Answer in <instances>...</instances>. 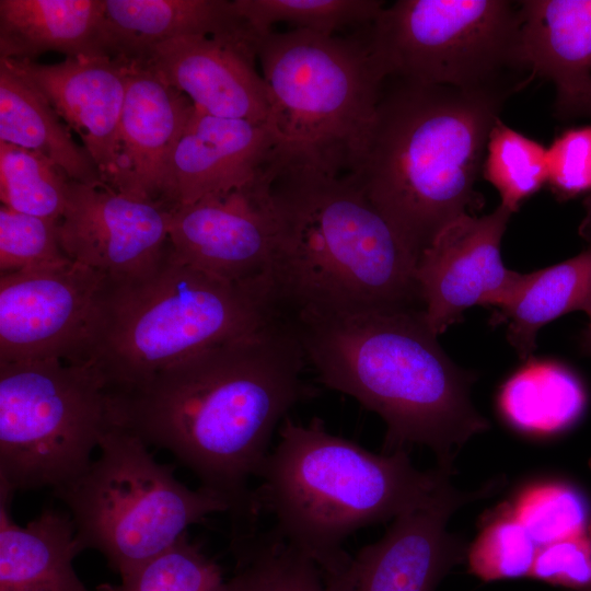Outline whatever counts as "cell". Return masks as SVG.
I'll return each mask as SVG.
<instances>
[{
    "instance_id": "6da1fadb",
    "label": "cell",
    "mask_w": 591,
    "mask_h": 591,
    "mask_svg": "<svg viewBox=\"0 0 591 591\" xmlns=\"http://www.w3.org/2000/svg\"><path fill=\"white\" fill-rule=\"evenodd\" d=\"M296 327L282 315L246 336L202 350L132 389L109 394L114 425L171 452L223 500L232 540L256 531L251 478L273 433L311 397Z\"/></svg>"
},
{
    "instance_id": "7a4b0ae2",
    "label": "cell",
    "mask_w": 591,
    "mask_h": 591,
    "mask_svg": "<svg viewBox=\"0 0 591 591\" xmlns=\"http://www.w3.org/2000/svg\"><path fill=\"white\" fill-rule=\"evenodd\" d=\"M290 318L320 381L384 420V453L426 445L452 470L456 451L488 429L471 401L474 374L451 361L421 309Z\"/></svg>"
},
{
    "instance_id": "3957f363",
    "label": "cell",
    "mask_w": 591,
    "mask_h": 591,
    "mask_svg": "<svg viewBox=\"0 0 591 591\" xmlns=\"http://www.w3.org/2000/svg\"><path fill=\"white\" fill-rule=\"evenodd\" d=\"M270 270L286 315L415 309L418 256L351 176L282 167Z\"/></svg>"
},
{
    "instance_id": "277c9868",
    "label": "cell",
    "mask_w": 591,
    "mask_h": 591,
    "mask_svg": "<svg viewBox=\"0 0 591 591\" xmlns=\"http://www.w3.org/2000/svg\"><path fill=\"white\" fill-rule=\"evenodd\" d=\"M278 433L256 476V509L271 514V531L314 560L325 582L349 568L348 536L394 520L451 485L452 470L419 471L407 450L372 453L328 432L320 418L301 425L287 416Z\"/></svg>"
},
{
    "instance_id": "5b68a950",
    "label": "cell",
    "mask_w": 591,
    "mask_h": 591,
    "mask_svg": "<svg viewBox=\"0 0 591 591\" xmlns=\"http://www.w3.org/2000/svg\"><path fill=\"white\" fill-rule=\"evenodd\" d=\"M503 100L404 80L382 92L366 157L351 176L417 256L478 207L474 186Z\"/></svg>"
},
{
    "instance_id": "8992f818",
    "label": "cell",
    "mask_w": 591,
    "mask_h": 591,
    "mask_svg": "<svg viewBox=\"0 0 591 591\" xmlns=\"http://www.w3.org/2000/svg\"><path fill=\"white\" fill-rule=\"evenodd\" d=\"M282 315L268 286L211 276L178 260L170 245L151 274L108 283L85 362L108 393L126 391Z\"/></svg>"
},
{
    "instance_id": "52a82bcc",
    "label": "cell",
    "mask_w": 591,
    "mask_h": 591,
    "mask_svg": "<svg viewBox=\"0 0 591 591\" xmlns=\"http://www.w3.org/2000/svg\"><path fill=\"white\" fill-rule=\"evenodd\" d=\"M256 56L270 97L277 169L357 174L389 78L369 37L269 31L256 37Z\"/></svg>"
},
{
    "instance_id": "ba28073f",
    "label": "cell",
    "mask_w": 591,
    "mask_h": 591,
    "mask_svg": "<svg viewBox=\"0 0 591 591\" xmlns=\"http://www.w3.org/2000/svg\"><path fill=\"white\" fill-rule=\"evenodd\" d=\"M100 455L69 485L55 490L67 507L82 549L101 553L120 578L174 544L187 528L228 505L174 475L138 436L112 424Z\"/></svg>"
},
{
    "instance_id": "9c48e42d",
    "label": "cell",
    "mask_w": 591,
    "mask_h": 591,
    "mask_svg": "<svg viewBox=\"0 0 591 591\" xmlns=\"http://www.w3.org/2000/svg\"><path fill=\"white\" fill-rule=\"evenodd\" d=\"M112 424L105 381L90 362H0V484L13 493L69 485Z\"/></svg>"
},
{
    "instance_id": "30bf717a",
    "label": "cell",
    "mask_w": 591,
    "mask_h": 591,
    "mask_svg": "<svg viewBox=\"0 0 591 591\" xmlns=\"http://www.w3.org/2000/svg\"><path fill=\"white\" fill-rule=\"evenodd\" d=\"M520 26L519 4L506 0H398L369 39L389 78L506 99L508 74L524 70Z\"/></svg>"
},
{
    "instance_id": "8fae6325",
    "label": "cell",
    "mask_w": 591,
    "mask_h": 591,
    "mask_svg": "<svg viewBox=\"0 0 591 591\" xmlns=\"http://www.w3.org/2000/svg\"><path fill=\"white\" fill-rule=\"evenodd\" d=\"M108 283L73 260L0 275V362H85Z\"/></svg>"
},
{
    "instance_id": "7c38bea8",
    "label": "cell",
    "mask_w": 591,
    "mask_h": 591,
    "mask_svg": "<svg viewBox=\"0 0 591 591\" xmlns=\"http://www.w3.org/2000/svg\"><path fill=\"white\" fill-rule=\"evenodd\" d=\"M275 170L250 184L171 210L169 237L182 263L222 280L270 286L279 241Z\"/></svg>"
},
{
    "instance_id": "4fadbf2b",
    "label": "cell",
    "mask_w": 591,
    "mask_h": 591,
    "mask_svg": "<svg viewBox=\"0 0 591 591\" xmlns=\"http://www.w3.org/2000/svg\"><path fill=\"white\" fill-rule=\"evenodd\" d=\"M511 212L465 213L441 229L418 256L415 279L422 316L440 335L474 305L499 309L519 288L524 274L508 269L501 240Z\"/></svg>"
},
{
    "instance_id": "5bb4252c",
    "label": "cell",
    "mask_w": 591,
    "mask_h": 591,
    "mask_svg": "<svg viewBox=\"0 0 591 591\" xmlns=\"http://www.w3.org/2000/svg\"><path fill=\"white\" fill-rule=\"evenodd\" d=\"M170 218V208L160 202L70 179L60 243L71 260L111 283L134 281L151 274L167 254Z\"/></svg>"
},
{
    "instance_id": "9a60e30c",
    "label": "cell",
    "mask_w": 591,
    "mask_h": 591,
    "mask_svg": "<svg viewBox=\"0 0 591 591\" xmlns=\"http://www.w3.org/2000/svg\"><path fill=\"white\" fill-rule=\"evenodd\" d=\"M494 489L496 484L463 493L450 485L430 501L397 515L382 538L352 557L341 577L325 582L327 591H436L467 552L448 532V520L459 507Z\"/></svg>"
},
{
    "instance_id": "2e32d148",
    "label": "cell",
    "mask_w": 591,
    "mask_h": 591,
    "mask_svg": "<svg viewBox=\"0 0 591 591\" xmlns=\"http://www.w3.org/2000/svg\"><path fill=\"white\" fill-rule=\"evenodd\" d=\"M256 58V40L185 36L153 46L135 63L185 94L197 111L268 125L270 97Z\"/></svg>"
},
{
    "instance_id": "e0dca14e",
    "label": "cell",
    "mask_w": 591,
    "mask_h": 591,
    "mask_svg": "<svg viewBox=\"0 0 591 591\" xmlns=\"http://www.w3.org/2000/svg\"><path fill=\"white\" fill-rule=\"evenodd\" d=\"M5 60L74 130L103 182L114 189L128 65L107 56L66 58L57 63Z\"/></svg>"
},
{
    "instance_id": "ac0fdd59",
    "label": "cell",
    "mask_w": 591,
    "mask_h": 591,
    "mask_svg": "<svg viewBox=\"0 0 591 591\" xmlns=\"http://www.w3.org/2000/svg\"><path fill=\"white\" fill-rule=\"evenodd\" d=\"M276 140L267 124L195 112L173 149L162 202L172 209L241 188L275 167Z\"/></svg>"
},
{
    "instance_id": "d6986e66",
    "label": "cell",
    "mask_w": 591,
    "mask_h": 591,
    "mask_svg": "<svg viewBox=\"0 0 591 591\" xmlns=\"http://www.w3.org/2000/svg\"><path fill=\"white\" fill-rule=\"evenodd\" d=\"M126 63L128 78L119 124L114 190L163 205L169 159L195 106L185 94L149 68Z\"/></svg>"
},
{
    "instance_id": "ffe728a7",
    "label": "cell",
    "mask_w": 591,
    "mask_h": 591,
    "mask_svg": "<svg viewBox=\"0 0 591 591\" xmlns=\"http://www.w3.org/2000/svg\"><path fill=\"white\" fill-rule=\"evenodd\" d=\"M519 3L521 66L554 83L559 117L586 116L591 103V0Z\"/></svg>"
},
{
    "instance_id": "44dd1931",
    "label": "cell",
    "mask_w": 591,
    "mask_h": 591,
    "mask_svg": "<svg viewBox=\"0 0 591 591\" xmlns=\"http://www.w3.org/2000/svg\"><path fill=\"white\" fill-rule=\"evenodd\" d=\"M104 35L106 55L124 62L178 37L256 38L227 0H104Z\"/></svg>"
},
{
    "instance_id": "7402d4cb",
    "label": "cell",
    "mask_w": 591,
    "mask_h": 591,
    "mask_svg": "<svg viewBox=\"0 0 591 591\" xmlns=\"http://www.w3.org/2000/svg\"><path fill=\"white\" fill-rule=\"evenodd\" d=\"M13 494L0 484V591H90L73 568L82 549L68 511L47 507L22 526Z\"/></svg>"
},
{
    "instance_id": "603a6c76",
    "label": "cell",
    "mask_w": 591,
    "mask_h": 591,
    "mask_svg": "<svg viewBox=\"0 0 591 591\" xmlns=\"http://www.w3.org/2000/svg\"><path fill=\"white\" fill-rule=\"evenodd\" d=\"M48 51L107 56L104 0H0V58L33 60Z\"/></svg>"
},
{
    "instance_id": "cb8c5ba5",
    "label": "cell",
    "mask_w": 591,
    "mask_h": 591,
    "mask_svg": "<svg viewBox=\"0 0 591 591\" xmlns=\"http://www.w3.org/2000/svg\"><path fill=\"white\" fill-rule=\"evenodd\" d=\"M0 141L45 157L71 181L107 186L92 158L48 101L0 58Z\"/></svg>"
},
{
    "instance_id": "d4e9b609",
    "label": "cell",
    "mask_w": 591,
    "mask_h": 591,
    "mask_svg": "<svg viewBox=\"0 0 591 591\" xmlns=\"http://www.w3.org/2000/svg\"><path fill=\"white\" fill-rule=\"evenodd\" d=\"M580 254L551 267L524 274L509 299L495 310L491 322L506 324L507 338L522 359L536 347L538 331L576 311L591 316V242Z\"/></svg>"
},
{
    "instance_id": "484cf974",
    "label": "cell",
    "mask_w": 591,
    "mask_h": 591,
    "mask_svg": "<svg viewBox=\"0 0 591 591\" xmlns=\"http://www.w3.org/2000/svg\"><path fill=\"white\" fill-rule=\"evenodd\" d=\"M587 395L579 378L553 360H530L500 389L499 412L514 429L553 434L575 425L584 412Z\"/></svg>"
},
{
    "instance_id": "4316f807",
    "label": "cell",
    "mask_w": 591,
    "mask_h": 591,
    "mask_svg": "<svg viewBox=\"0 0 591 591\" xmlns=\"http://www.w3.org/2000/svg\"><path fill=\"white\" fill-rule=\"evenodd\" d=\"M231 545L236 565L227 591H327L316 563L271 530Z\"/></svg>"
},
{
    "instance_id": "83f0119b",
    "label": "cell",
    "mask_w": 591,
    "mask_h": 591,
    "mask_svg": "<svg viewBox=\"0 0 591 591\" xmlns=\"http://www.w3.org/2000/svg\"><path fill=\"white\" fill-rule=\"evenodd\" d=\"M69 181L60 169L39 153L0 141L2 205L60 222L67 205Z\"/></svg>"
},
{
    "instance_id": "f1b7e54d",
    "label": "cell",
    "mask_w": 591,
    "mask_h": 591,
    "mask_svg": "<svg viewBox=\"0 0 591 591\" xmlns=\"http://www.w3.org/2000/svg\"><path fill=\"white\" fill-rule=\"evenodd\" d=\"M546 151L542 143L510 128L499 118L493 126L482 173L498 192L500 206L511 213L547 184Z\"/></svg>"
},
{
    "instance_id": "f546056e",
    "label": "cell",
    "mask_w": 591,
    "mask_h": 591,
    "mask_svg": "<svg viewBox=\"0 0 591 591\" xmlns=\"http://www.w3.org/2000/svg\"><path fill=\"white\" fill-rule=\"evenodd\" d=\"M233 4L256 36L280 22L334 35L348 25H370L385 7L376 0H233Z\"/></svg>"
},
{
    "instance_id": "4dcf8cb0",
    "label": "cell",
    "mask_w": 591,
    "mask_h": 591,
    "mask_svg": "<svg viewBox=\"0 0 591 591\" xmlns=\"http://www.w3.org/2000/svg\"><path fill=\"white\" fill-rule=\"evenodd\" d=\"M95 591H227V581L220 566L186 532L118 584L101 583Z\"/></svg>"
},
{
    "instance_id": "1f68e13d",
    "label": "cell",
    "mask_w": 591,
    "mask_h": 591,
    "mask_svg": "<svg viewBox=\"0 0 591 591\" xmlns=\"http://www.w3.org/2000/svg\"><path fill=\"white\" fill-rule=\"evenodd\" d=\"M509 508L538 547L582 532L591 519L584 496L563 482L526 487Z\"/></svg>"
},
{
    "instance_id": "d6a6232c",
    "label": "cell",
    "mask_w": 591,
    "mask_h": 591,
    "mask_svg": "<svg viewBox=\"0 0 591 591\" xmlns=\"http://www.w3.org/2000/svg\"><path fill=\"white\" fill-rule=\"evenodd\" d=\"M537 551L507 505L482 526L466 558L470 572L488 582L530 577Z\"/></svg>"
},
{
    "instance_id": "836d02e7",
    "label": "cell",
    "mask_w": 591,
    "mask_h": 591,
    "mask_svg": "<svg viewBox=\"0 0 591 591\" xmlns=\"http://www.w3.org/2000/svg\"><path fill=\"white\" fill-rule=\"evenodd\" d=\"M72 262L59 237V222L0 207V275Z\"/></svg>"
},
{
    "instance_id": "e575fe53",
    "label": "cell",
    "mask_w": 591,
    "mask_h": 591,
    "mask_svg": "<svg viewBox=\"0 0 591 591\" xmlns=\"http://www.w3.org/2000/svg\"><path fill=\"white\" fill-rule=\"evenodd\" d=\"M547 186L558 200L591 193V125L560 132L546 151Z\"/></svg>"
},
{
    "instance_id": "d590c367",
    "label": "cell",
    "mask_w": 591,
    "mask_h": 591,
    "mask_svg": "<svg viewBox=\"0 0 591 591\" xmlns=\"http://www.w3.org/2000/svg\"><path fill=\"white\" fill-rule=\"evenodd\" d=\"M530 578L591 591V519L582 532L538 547Z\"/></svg>"
},
{
    "instance_id": "8d00e7d4",
    "label": "cell",
    "mask_w": 591,
    "mask_h": 591,
    "mask_svg": "<svg viewBox=\"0 0 591 591\" xmlns=\"http://www.w3.org/2000/svg\"><path fill=\"white\" fill-rule=\"evenodd\" d=\"M586 216L581 222L579 232L588 242H591V195L584 199Z\"/></svg>"
},
{
    "instance_id": "74e56055",
    "label": "cell",
    "mask_w": 591,
    "mask_h": 591,
    "mask_svg": "<svg viewBox=\"0 0 591 591\" xmlns=\"http://www.w3.org/2000/svg\"><path fill=\"white\" fill-rule=\"evenodd\" d=\"M581 344H582L583 350L589 356H591V316L589 317L587 328L582 334Z\"/></svg>"
},
{
    "instance_id": "f35d334b",
    "label": "cell",
    "mask_w": 591,
    "mask_h": 591,
    "mask_svg": "<svg viewBox=\"0 0 591 591\" xmlns=\"http://www.w3.org/2000/svg\"><path fill=\"white\" fill-rule=\"evenodd\" d=\"M586 116H591V103L587 109Z\"/></svg>"
}]
</instances>
